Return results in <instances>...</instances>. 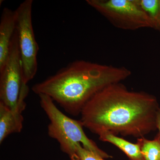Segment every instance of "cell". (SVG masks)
Returning a JSON list of instances; mask_svg holds the SVG:
<instances>
[{"instance_id":"cell-1","label":"cell","mask_w":160,"mask_h":160,"mask_svg":"<svg viewBox=\"0 0 160 160\" xmlns=\"http://www.w3.org/2000/svg\"><path fill=\"white\" fill-rule=\"evenodd\" d=\"M157 100L144 92L130 91L121 82L95 95L81 112L83 127L95 134L144 137L156 130Z\"/></svg>"},{"instance_id":"cell-2","label":"cell","mask_w":160,"mask_h":160,"mask_svg":"<svg viewBox=\"0 0 160 160\" xmlns=\"http://www.w3.org/2000/svg\"><path fill=\"white\" fill-rule=\"evenodd\" d=\"M131 75L126 67L78 60L35 84L32 90L38 95L49 96L66 112L76 116L98 92Z\"/></svg>"},{"instance_id":"cell-3","label":"cell","mask_w":160,"mask_h":160,"mask_svg":"<svg viewBox=\"0 0 160 160\" xmlns=\"http://www.w3.org/2000/svg\"><path fill=\"white\" fill-rule=\"evenodd\" d=\"M38 96L41 107L49 120L48 135L58 141L60 149L68 155L71 160H79L77 153L78 144L103 158H112L87 137L81 120L73 119L66 115L58 109L49 96L41 94Z\"/></svg>"},{"instance_id":"cell-4","label":"cell","mask_w":160,"mask_h":160,"mask_svg":"<svg viewBox=\"0 0 160 160\" xmlns=\"http://www.w3.org/2000/svg\"><path fill=\"white\" fill-rule=\"evenodd\" d=\"M86 2L119 29L153 28L138 0H87Z\"/></svg>"},{"instance_id":"cell-5","label":"cell","mask_w":160,"mask_h":160,"mask_svg":"<svg viewBox=\"0 0 160 160\" xmlns=\"http://www.w3.org/2000/svg\"><path fill=\"white\" fill-rule=\"evenodd\" d=\"M33 1L26 0L16 9V30L19 49L23 83L27 85L38 70L39 47L32 25V10Z\"/></svg>"},{"instance_id":"cell-6","label":"cell","mask_w":160,"mask_h":160,"mask_svg":"<svg viewBox=\"0 0 160 160\" xmlns=\"http://www.w3.org/2000/svg\"><path fill=\"white\" fill-rule=\"evenodd\" d=\"M23 84L22 62L16 29L8 58L0 69V103L12 109L17 107Z\"/></svg>"},{"instance_id":"cell-7","label":"cell","mask_w":160,"mask_h":160,"mask_svg":"<svg viewBox=\"0 0 160 160\" xmlns=\"http://www.w3.org/2000/svg\"><path fill=\"white\" fill-rule=\"evenodd\" d=\"M28 85L23 84L17 107L12 109L0 103V144L9 135L21 132L24 118L22 113L26 109V98L29 93Z\"/></svg>"},{"instance_id":"cell-8","label":"cell","mask_w":160,"mask_h":160,"mask_svg":"<svg viewBox=\"0 0 160 160\" xmlns=\"http://www.w3.org/2000/svg\"><path fill=\"white\" fill-rule=\"evenodd\" d=\"M16 29L15 10L4 8L0 22V69L2 68L8 58L10 44Z\"/></svg>"},{"instance_id":"cell-9","label":"cell","mask_w":160,"mask_h":160,"mask_svg":"<svg viewBox=\"0 0 160 160\" xmlns=\"http://www.w3.org/2000/svg\"><path fill=\"white\" fill-rule=\"evenodd\" d=\"M99 136L101 141L111 143L121 149L129 160H143L141 149L137 143L130 142L109 132H103Z\"/></svg>"},{"instance_id":"cell-10","label":"cell","mask_w":160,"mask_h":160,"mask_svg":"<svg viewBox=\"0 0 160 160\" xmlns=\"http://www.w3.org/2000/svg\"><path fill=\"white\" fill-rule=\"evenodd\" d=\"M137 143L139 146L143 160H160V137L157 135L153 140L138 138Z\"/></svg>"},{"instance_id":"cell-11","label":"cell","mask_w":160,"mask_h":160,"mask_svg":"<svg viewBox=\"0 0 160 160\" xmlns=\"http://www.w3.org/2000/svg\"><path fill=\"white\" fill-rule=\"evenodd\" d=\"M149 18L153 29L160 31V0H138Z\"/></svg>"},{"instance_id":"cell-12","label":"cell","mask_w":160,"mask_h":160,"mask_svg":"<svg viewBox=\"0 0 160 160\" xmlns=\"http://www.w3.org/2000/svg\"><path fill=\"white\" fill-rule=\"evenodd\" d=\"M77 153L79 160H106L99 156L85 149L81 144L77 145Z\"/></svg>"},{"instance_id":"cell-13","label":"cell","mask_w":160,"mask_h":160,"mask_svg":"<svg viewBox=\"0 0 160 160\" xmlns=\"http://www.w3.org/2000/svg\"><path fill=\"white\" fill-rule=\"evenodd\" d=\"M156 127L157 129L158 130V133L160 137V108L158 110L156 117Z\"/></svg>"}]
</instances>
